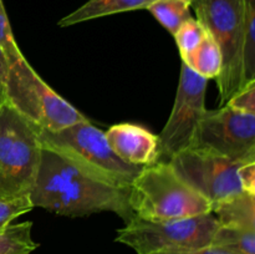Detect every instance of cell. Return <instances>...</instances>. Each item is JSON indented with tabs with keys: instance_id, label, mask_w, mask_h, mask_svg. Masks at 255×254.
Segmentation results:
<instances>
[{
	"instance_id": "6da1fadb",
	"label": "cell",
	"mask_w": 255,
	"mask_h": 254,
	"mask_svg": "<svg viewBox=\"0 0 255 254\" xmlns=\"http://www.w3.org/2000/svg\"><path fill=\"white\" fill-rule=\"evenodd\" d=\"M29 197L34 207L71 218L114 212L127 223L133 217L128 202L129 188L102 181L46 146H42L39 171Z\"/></svg>"
},
{
	"instance_id": "7a4b0ae2",
	"label": "cell",
	"mask_w": 255,
	"mask_h": 254,
	"mask_svg": "<svg viewBox=\"0 0 255 254\" xmlns=\"http://www.w3.org/2000/svg\"><path fill=\"white\" fill-rule=\"evenodd\" d=\"M128 202L133 216L146 221H176L212 212V204L168 162L142 167L129 187Z\"/></svg>"
},
{
	"instance_id": "3957f363",
	"label": "cell",
	"mask_w": 255,
	"mask_h": 254,
	"mask_svg": "<svg viewBox=\"0 0 255 254\" xmlns=\"http://www.w3.org/2000/svg\"><path fill=\"white\" fill-rule=\"evenodd\" d=\"M196 19L213 37L222 55V70L217 77L219 105L224 106L246 85V7L243 0H194Z\"/></svg>"
},
{
	"instance_id": "277c9868",
	"label": "cell",
	"mask_w": 255,
	"mask_h": 254,
	"mask_svg": "<svg viewBox=\"0 0 255 254\" xmlns=\"http://www.w3.org/2000/svg\"><path fill=\"white\" fill-rule=\"evenodd\" d=\"M41 149L36 126L5 100L0 105V199L29 196Z\"/></svg>"
},
{
	"instance_id": "5b68a950",
	"label": "cell",
	"mask_w": 255,
	"mask_h": 254,
	"mask_svg": "<svg viewBox=\"0 0 255 254\" xmlns=\"http://www.w3.org/2000/svg\"><path fill=\"white\" fill-rule=\"evenodd\" d=\"M36 128L42 146L65 154L102 181L120 188H129L142 168L119 158L110 147L105 132L89 120L59 131H46L37 126Z\"/></svg>"
},
{
	"instance_id": "8992f818",
	"label": "cell",
	"mask_w": 255,
	"mask_h": 254,
	"mask_svg": "<svg viewBox=\"0 0 255 254\" xmlns=\"http://www.w3.org/2000/svg\"><path fill=\"white\" fill-rule=\"evenodd\" d=\"M5 100L35 126L59 131L87 120L76 107L56 94L21 57L10 65L4 86Z\"/></svg>"
},
{
	"instance_id": "52a82bcc",
	"label": "cell",
	"mask_w": 255,
	"mask_h": 254,
	"mask_svg": "<svg viewBox=\"0 0 255 254\" xmlns=\"http://www.w3.org/2000/svg\"><path fill=\"white\" fill-rule=\"evenodd\" d=\"M218 226L212 212L176 221H146L133 216L117 231L115 241L129 247L137 254L206 248L211 246Z\"/></svg>"
},
{
	"instance_id": "ba28073f",
	"label": "cell",
	"mask_w": 255,
	"mask_h": 254,
	"mask_svg": "<svg viewBox=\"0 0 255 254\" xmlns=\"http://www.w3.org/2000/svg\"><path fill=\"white\" fill-rule=\"evenodd\" d=\"M191 147L239 163L255 162V115L237 111L228 105L206 110Z\"/></svg>"
},
{
	"instance_id": "9c48e42d",
	"label": "cell",
	"mask_w": 255,
	"mask_h": 254,
	"mask_svg": "<svg viewBox=\"0 0 255 254\" xmlns=\"http://www.w3.org/2000/svg\"><path fill=\"white\" fill-rule=\"evenodd\" d=\"M207 82L208 80L182 62L173 109L158 134L159 162H169L174 154L191 147L201 117L207 110Z\"/></svg>"
},
{
	"instance_id": "30bf717a",
	"label": "cell",
	"mask_w": 255,
	"mask_h": 254,
	"mask_svg": "<svg viewBox=\"0 0 255 254\" xmlns=\"http://www.w3.org/2000/svg\"><path fill=\"white\" fill-rule=\"evenodd\" d=\"M177 174L213 204L241 193L239 162L198 148L183 149L168 162Z\"/></svg>"
},
{
	"instance_id": "8fae6325",
	"label": "cell",
	"mask_w": 255,
	"mask_h": 254,
	"mask_svg": "<svg viewBox=\"0 0 255 254\" xmlns=\"http://www.w3.org/2000/svg\"><path fill=\"white\" fill-rule=\"evenodd\" d=\"M105 136L112 151L126 163L144 167L158 162V136L139 125H114Z\"/></svg>"
},
{
	"instance_id": "7c38bea8",
	"label": "cell",
	"mask_w": 255,
	"mask_h": 254,
	"mask_svg": "<svg viewBox=\"0 0 255 254\" xmlns=\"http://www.w3.org/2000/svg\"><path fill=\"white\" fill-rule=\"evenodd\" d=\"M153 1L154 0H89L84 5L77 7L75 11L62 17L57 25L61 27H67L109 15L147 9V6Z\"/></svg>"
},
{
	"instance_id": "4fadbf2b",
	"label": "cell",
	"mask_w": 255,
	"mask_h": 254,
	"mask_svg": "<svg viewBox=\"0 0 255 254\" xmlns=\"http://www.w3.org/2000/svg\"><path fill=\"white\" fill-rule=\"evenodd\" d=\"M212 213L219 226L255 229V194H236L212 206Z\"/></svg>"
},
{
	"instance_id": "5bb4252c",
	"label": "cell",
	"mask_w": 255,
	"mask_h": 254,
	"mask_svg": "<svg viewBox=\"0 0 255 254\" xmlns=\"http://www.w3.org/2000/svg\"><path fill=\"white\" fill-rule=\"evenodd\" d=\"M209 247L223 254H255V229L218 226Z\"/></svg>"
},
{
	"instance_id": "9a60e30c",
	"label": "cell",
	"mask_w": 255,
	"mask_h": 254,
	"mask_svg": "<svg viewBox=\"0 0 255 254\" xmlns=\"http://www.w3.org/2000/svg\"><path fill=\"white\" fill-rule=\"evenodd\" d=\"M182 62L206 80L217 79L222 70L221 50L213 37L207 32L197 49Z\"/></svg>"
},
{
	"instance_id": "2e32d148",
	"label": "cell",
	"mask_w": 255,
	"mask_h": 254,
	"mask_svg": "<svg viewBox=\"0 0 255 254\" xmlns=\"http://www.w3.org/2000/svg\"><path fill=\"white\" fill-rule=\"evenodd\" d=\"M147 10L168 32L174 35L191 16V5L184 0H154Z\"/></svg>"
},
{
	"instance_id": "e0dca14e",
	"label": "cell",
	"mask_w": 255,
	"mask_h": 254,
	"mask_svg": "<svg viewBox=\"0 0 255 254\" xmlns=\"http://www.w3.org/2000/svg\"><path fill=\"white\" fill-rule=\"evenodd\" d=\"M32 222L10 224L0 231V254H31L39 244L32 239Z\"/></svg>"
},
{
	"instance_id": "ac0fdd59",
	"label": "cell",
	"mask_w": 255,
	"mask_h": 254,
	"mask_svg": "<svg viewBox=\"0 0 255 254\" xmlns=\"http://www.w3.org/2000/svg\"><path fill=\"white\" fill-rule=\"evenodd\" d=\"M243 1L246 7L244 80L247 85L248 82L255 81V0H243Z\"/></svg>"
},
{
	"instance_id": "d6986e66",
	"label": "cell",
	"mask_w": 255,
	"mask_h": 254,
	"mask_svg": "<svg viewBox=\"0 0 255 254\" xmlns=\"http://www.w3.org/2000/svg\"><path fill=\"white\" fill-rule=\"evenodd\" d=\"M206 35L207 31L203 25L194 17H189L181 25L173 36L181 52L182 60L187 59L197 49Z\"/></svg>"
},
{
	"instance_id": "ffe728a7",
	"label": "cell",
	"mask_w": 255,
	"mask_h": 254,
	"mask_svg": "<svg viewBox=\"0 0 255 254\" xmlns=\"http://www.w3.org/2000/svg\"><path fill=\"white\" fill-rule=\"evenodd\" d=\"M0 46L2 47V50L6 54L7 61H9L10 65L24 57L19 46H17L14 34H12L11 25H10L6 9H5L2 0H0Z\"/></svg>"
},
{
	"instance_id": "44dd1931",
	"label": "cell",
	"mask_w": 255,
	"mask_h": 254,
	"mask_svg": "<svg viewBox=\"0 0 255 254\" xmlns=\"http://www.w3.org/2000/svg\"><path fill=\"white\" fill-rule=\"evenodd\" d=\"M34 208L29 196L14 199H0V231L6 228L14 219Z\"/></svg>"
},
{
	"instance_id": "7402d4cb",
	"label": "cell",
	"mask_w": 255,
	"mask_h": 254,
	"mask_svg": "<svg viewBox=\"0 0 255 254\" xmlns=\"http://www.w3.org/2000/svg\"><path fill=\"white\" fill-rule=\"evenodd\" d=\"M226 105L237 111L255 115V81H251L237 91Z\"/></svg>"
},
{
	"instance_id": "603a6c76",
	"label": "cell",
	"mask_w": 255,
	"mask_h": 254,
	"mask_svg": "<svg viewBox=\"0 0 255 254\" xmlns=\"http://www.w3.org/2000/svg\"><path fill=\"white\" fill-rule=\"evenodd\" d=\"M238 178L242 191L249 194H255V162L241 164L238 168Z\"/></svg>"
},
{
	"instance_id": "cb8c5ba5",
	"label": "cell",
	"mask_w": 255,
	"mask_h": 254,
	"mask_svg": "<svg viewBox=\"0 0 255 254\" xmlns=\"http://www.w3.org/2000/svg\"><path fill=\"white\" fill-rule=\"evenodd\" d=\"M153 254H223L221 252L216 251L212 247H206V248H197V249H179V251H169L161 252V253Z\"/></svg>"
},
{
	"instance_id": "d4e9b609",
	"label": "cell",
	"mask_w": 255,
	"mask_h": 254,
	"mask_svg": "<svg viewBox=\"0 0 255 254\" xmlns=\"http://www.w3.org/2000/svg\"><path fill=\"white\" fill-rule=\"evenodd\" d=\"M10 64L7 61V57L2 47L0 46V86L4 87L5 82H6L7 74H9Z\"/></svg>"
},
{
	"instance_id": "484cf974",
	"label": "cell",
	"mask_w": 255,
	"mask_h": 254,
	"mask_svg": "<svg viewBox=\"0 0 255 254\" xmlns=\"http://www.w3.org/2000/svg\"><path fill=\"white\" fill-rule=\"evenodd\" d=\"M5 101V92H4V87L0 86V105Z\"/></svg>"
},
{
	"instance_id": "4316f807",
	"label": "cell",
	"mask_w": 255,
	"mask_h": 254,
	"mask_svg": "<svg viewBox=\"0 0 255 254\" xmlns=\"http://www.w3.org/2000/svg\"><path fill=\"white\" fill-rule=\"evenodd\" d=\"M184 1H187V2H188V4H189V5H191V4H192V2H193V1H194V0H184Z\"/></svg>"
}]
</instances>
